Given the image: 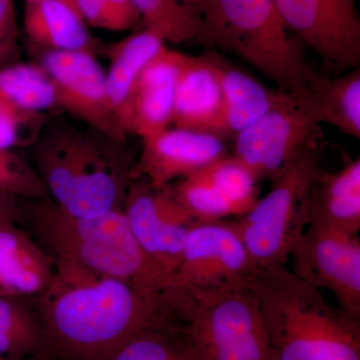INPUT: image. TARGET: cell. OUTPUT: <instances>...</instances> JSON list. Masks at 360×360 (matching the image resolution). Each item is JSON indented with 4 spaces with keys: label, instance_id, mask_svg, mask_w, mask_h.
I'll list each match as a JSON object with an SVG mask.
<instances>
[{
    "label": "cell",
    "instance_id": "1",
    "mask_svg": "<svg viewBox=\"0 0 360 360\" xmlns=\"http://www.w3.org/2000/svg\"><path fill=\"white\" fill-rule=\"evenodd\" d=\"M54 262L34 309L44 335L41 360H106L139 331L179 326L174 298L146 295L75 262Z\"/></svg>",
    "mask_w": 360,
    "mask_h": 360
},
{
    "label": "cell",
    "instance_id": "2",
    "mask_svg": "<svg viewBox=\"0 0 360 360\" xmlns=\"http://www.w3.org/2000/svg\"><path fill=\"white\" fill-rule=\"evenodd\" d=\"M127 142L65 120L47 122L30 146L32 163L63 212L97 217L122 210L135 162Z\"/></svg>",
    "mask_w": 360,
    "mask_h": 360
},
{
    "label": "cell",
    "instance_id": "3",
    "mask_svg": "<svg viewBox=\"0 0 360 360\" xmlns=\"http://www.w3.org/2000/svg\"><path fill=\"white\" fill-rule=\"evenodd\" d=\"M248 283L266 326L270 360H360V319L331 305L286 264L257 269Z\"/></svg>",
    "mask_w": 360,
    "mask_h": 360
},
{
    "label": "cell",
    "instance_id": "4",
    "mask_svg": "<svg viewBox=\"0 0 360 360\" xmlns=\"http://www.w3.org/2000/svg\"><path fill=\"white\" fill-rule=\"evenodd\" d=\"M23 208V224L54 260H68L115 277L148 295L170 297L174 293V279L142 250L122 210L75 217L51 198L27 200Z\"/></svg>",
    "mask_w": 360,
    "mask_h": 360
},
{
    "label": "cell",
    "instance_id": "5",
    "mask_svg": "<svg viewBox=\"0 0 360 360\" xmlns=\"http://www.w3.org/2000/svg\"><path fill=\"white\" fill-rule=\"evenodd\" d=\"M203 44L231 51L284 91L317 75L284 25L274 0H198Z\"/></svg>",
    "mask_w": 360,
    "mask_h": 360
},
{
    "label": "cell",
    "instance_id": "6",
    "mask_svg": "<svg viewBox=\"0 0 360 360\" xmlns=\"http://www.w3.org/2000/svg\"><path fill=\"white\" fill-rule=\"evenodd\" d=\"M180 330L198 360H270L257 296L245 283L181 290Z\"/></svg>",
    "mask_w": 360,
    "mask_h": 360
},
{
    "label": "cell",
    "instance_id": "7",
    "mask_svg": "<svg viewBox=\"0 0 360 360\" xmlns=\"http://www.w3.org/2000/svg\"><path fill=\"white\" fill-rule=\"evenodd\" d=\"M322 136L303 149L272 180L269 193L250 212L231 221L255 269L288 264L290 251L309 224V193L321 165Z\"/></svg>",
    "mask_w": 360,
    "mask_h": 360
},
{
    "label": "cell",
    "instance_id": "8",
    "mask_svg": "<svg viewBox=\"0 0 360 360\" xmlns=\"http://www.w3.org/2000/svg\"><path fill=\"white\" fill-rule=\"evenodd\" d=\"M291 271L335 295L338 307L360 319V240L321 222L310 221L290 251Z\"/></svg>",
    "mask_w": 360,
    "mask_h": 360
},
{
    "label": "cell",
    "instance_id": "9",
    "mask_svg": "<svg viewBox=\"0 0 360 360\" xmlns=\"http://www.w3.org/2000/svg\"><path fill=\"white\" fill-rule=\"evenodd\" d=\"M122 210L142 250L174 279L198 220L175 200L169 186L155 188L143 179L130 180Z\"/></svg>",
    "mask_w": 360,
    "mask_h": 360
},
{
    "label": "cell",
    "instance_id": "10",
    "mask_svg": "<svg viewBox=\"0 0 360 360\" xmlns=\"http://www.w3.org/2000/svg\"><path fill=\"white\" fill-rule=\"evenodd\" d=\"M288 30L343 73L360 63L357 0H274Z\"/></svg>",
    "mask_w": 360,
    "mask_h": 360
},
{
    "label": "cell",
    "instance_id": "11",
    "mask_svg": "<svg viewBox=\"0 0 360 360\" xmlns=\"http://www.w3.org/2000/svg\"><path fill=\"white\" fill-rule=\"evenodd\" d=\"M321 127L296 105L290 92L284 103L234 136L232 156L260 180H274L317 139Z\"/></svg>",
    "mask_w": 360,
    "mask_h": 360
},
{
    "label": "cell",
    "instance_id": "12",
    "mask_svg": "<svg viewBox=\"0 0 360 360\" xmlns=\"http://www.w3.org/2000/svg\"><path fill=\"white\" fill-rule=\"evenodd\" d=\"M39 65L56 89V106L84 123L85 127L123 142L127 134L111 105L105 70L96 56L85 51H46Z\"/></svg>",
    "mask_w": 360,
    "mask_h": 360
},
{
    "label": "cell",
    "instance_id": "13",
    "mask_svg": "<svg viewBox=\"0 0 360 360\" xmlns=\"http://www.w3.org/2000/svg\"><path fill=\"white\" fill-rule=\"evenodd\" d=\"M255 271L231 221L198 222L189 232L175 271V290L224 288L245 283Z\"/></svg>",
    "mask_w": 360,
    "mask_h": 360
},
{
    "label": "cell",
    "instance_id": "14",
    "mask_svg": "<svg viewBox=\"0 0 360 360\" xmlns=\"http://www.w3.org/2000/svg\"><path fill=\"white\" fill-rule=\"evenodd\" d=\"M141 141L131 179H146L155 188L170 186L227 155L219 137L172 127Z\"/></svg>",
    "mask_w": 360,
    "mask_h": 360
},
{
    "label": "cell",
    "instance_id": "15",
    "mask_svg": "<svg viewBox=\"0 0 360 360\" xmlns=\"http://www.w3.org/2000/svg\"><path fill=\"white\" fill-rule=\"evenodd\" d=\"M184 58L186 53L165 46L141 71L130 97L127 134L144 139L170 127Z\"/></svg>",
    "mask_w": 360,
    "mask_h": 360
},
{
    "label": "cell",
    "instance_id": "16",
    "mask_svg": "<svg viewBox=\"0 0 360 360\" xmlns=\"http://www.w3.org/2000/svg\"><path fill=\"white\" fill-rule=\"evenodd\" d=\"M170 127L225 139L221 87L205 54H186L175 90Z\"/></svg>",
    "mask_w": 360,
    "mask_h": 360
},
{
    "label": "cell",
    "instance_id": "17",
    "mask_svg": "<svg viewBox=\"0 0 360 360\" xmlns=\"http://www.w3.org/2000/svg\"><path fill=\"white\" fill-rule=\"evenodd\" d=\"M290 94L315 124L331 125L347 136L360 139L359 66L338 77L315 75Z\"/></svg>",
    "mask_w": 360,
    "mask_h": 360
},
{
    "label": "cell",
    "instance_id": "18",
    "mask_svg": "<svg viewBox=\"0 0 360 360\" xmlns=\"http://www.w3.org/2000/svg\"><path fill=\"white\" fill-rule=\"evenodd\" d=\"M205 56L214 68L221 87L225 139L236 136L290 97V92L269 89L217 52Z\"/></svg>",
    "mask_w": 360,
    "mask_h": 360
},
{
    "label": "cell",
    "instance_id": "19",
    "mask_svg": "<svg viewBox=\"0 0 360 360\" xmlns=\"http://www.w3.org/2000/svg\"><path fill=\"white\" fill-rule=\"evenodd\" d=\"M23 25L35 51H85L96 53V40L75 0L25 2Z\"/></svg>",
    "mask_w": 360,
    "mask_h": 360
},
{
    "label": "cell",
    "instance_id": "20",
    "mask_svg": "<svg viewBox=\"0 0 360 360\" xmlns=\"http://www.w3.org/2000/svg\"><path fill=\"white\" fill-rule=\"evenodd\" d=\"M56 262L18 225L0 229V291L4 296H37L51 283Z\"/></svg>",
    "mask_w": 360,
    "mask_h": 360
},
{
    "label": "cell",
    "instance_id": "21",
    "mask_svg": "<svg viewBox=\"0 0 360 360\" xmlns=\"http://www.w3.org/2000/svg\"><path fill=\"white\" fill-rule=\"evenodd\" d=\"M309 222L317 221L350 234L360 229V160L340 170L319 168L309 193Z\"/></svg>",
    "mask_w": 360,
    "mask_h": 360
},
{
    "label": "cell",
    "instance_id": "22",
    "mask_svg": "<svg viewBox=\"0 0 360 360\" xmlns=\"http://www.w3.org/2000/svg\"><path fill=\"white\" fill-rule=\"evenodd\" d=\"M165 46V40L146 28L108 46L110 65L105 71L106 89L111 105L124 130L135 82L149 61Z\"/></svg>",
    "mask_w": 360,
    "mask_h": 360
},
{
    "label": "cell",
    "instance_id": "23",
    "mask_svg": "<svg viewBox=\"0 0 360 360\" xmlns=\"http://www.w3.org/2000/svg\"><path fill=\"white\" fill-rule=\"evenodd\" d=\"M0 99L27 115L56 106V89L41 65L18 63L0 68Z\"/></svg>",
    "mask_w": 360,
    "mask_h": 360
},
{
    "label": "cell",
    "instance_id": "24",
    "mask_svg": "<svg viewBox=\"0 0 360 360\" xmlns=\"http://www.w3.org/2000/svg\"><path fill=\"white\" fill-rule=\"evenodd\" d=\"M144 28L172 44H203L202 21L193 6L180 0H131Z\"/></svg>",
    "mask_w": 360,
    "mask_h": 360
},
{
    "label": "cell",
    "instance_id": "25",
    "mask_svg": "<svg viewBox=\"0 0 360 360\" xmlns=\"http://www.w3.org/2000/svg\"><path fill=\"white\" fill-rule=\"evenodd\" d=\"M44 335L35 309L18 297L0 296V355L41 360Z\"/></svg>",
    "mask_w": 360,
    "mask_h": 360
},
{
    "label": "cell",
    "instance_id": "26",
    "mask_svg": "<svg viewBox=\"0 0 360 360\" xmlns=\"http://www.w3.org/2000/svg\"><path fill=\"white\" fill-rule=\"evenodd\" d=\"M106 360H198L180 324L146 328L122 343Z\"/></svg>",
    "mask_w": 360,
    "mask_h": 360
},
{
    "label": "cell",
    "instance_id": "27",
    "mask_svg": "<svg viewBox=\"0 0 360 360\" xmlns=\"http://www.w3.org/2000/svg\"><path fill=\"white\" fill-rule=\"evenodd\" d=\"M175 182L169 186L175 200L198 222L224 221L229 217L238 219L231 201L198 170Z\"/></svg>",
    "mask_w": 360,
    "mask_h": 360
},
{
    "label": "cell",
    "instance_id": "28",
    "mask_svg": "<svg viewBox=\"0 0 360 360\" xmlns=\"http://www.w3.org/2000/svg\"><path fill=\"white\" fill-rule=\"evenodd\" d=\"M198 172L231 201L238 219L250 212L259 198L257 180L243 163L229 153Z\"/></svg>",
    "mask_w": 360,
    "mask_h": 360
},
{
    "label": "cell",
    "instance_id": "29",
    "mask_svg": "<svg viewBox=\"0 0 360 360\" xmlns=\"http://www.w3.org/2000/svg\"><path fill=\"white\" fill-rule=\"evenodd\" d=\"M0 191L25 200L49 198L32 163L15 149L0 148Z\"/></svg>",
    "mask_w": 360,
    "mask_h": 360
},
{
    "label": "cell",
    "instance_id": "30",
    "mask_svg": "<svg viewBox=\"0 0 360 360\" xmlns=\"http://www.w3.org/2000/svg\"><path fill=\"white\" fill-rule=\"evenodd\" d=\"M82 18L91 27L124 32L141 25V18L131 0H75Z\"/></svg>",
    "mask_w": 360,
    "mask_h": 360
},
{
    "label": "cell",
    "instance_id": "31",
    "mask_svg": "<svg viewBox=\"0 0 360 360\" xmlns=\"http://www.w3.org/2000/svg\"><path fill=\"white\" fill-rule=\"evenodd\" d=\"M45 115H27L0 99V148L32 146L45 123Z\"/></svg>",
    "mask_w": 360,
    "mask_h": 360
},
{
    "label": "cell",
    "instance_id": "32",
    "mask_svg": "<svg viewBox=\"0 0 360 360\" xmlns=\"http://www.w3.org/2000/svg\"><path fill=\"white\" fill-rule=\"evenodd\" d=\"M20 61V28L15 1L0 0V68Z\"/></svg>",
    "mask_w": 360,
    "mask_h": 360
},
{
    "label": "cell",
    "instance_id": "33",
    "mask_svg": "<svg viewBox=\"0 0 360 360\" xmlns=\"http://www.w3.org/2000/svg\"><path fill=\"white\" fill-rule=\"evenodd\" d=\"M23 200L13 194L0 191V229L11 225L23 224Z\"/></svg>",
    "mask_w": 360,
    "mask_h": 360
},
{
    "label": "cell",
    "instance_id": "34",
    "mask_svg": "<svg viewBox=\"0 0 360 360\" xmlns=\"http://www.w3.org/2000/svg\"><path fill=\"white\" fill-rule=\"evenodd\" d=\"M0 360H37L32 359H16V357L6 356V355H0Z\"/></svg>",
    "mask_w": 360,
    "mask_h": 360
},
{
    "label": "cell",
    "instance_id": "35",
    "mask_svg": "<svg viewBox=\"0 0 360 360\" xmlns=\"http://www.w3.org/2000/svg\"><path fill=\"white\" fill-rule=\"evenodd\" d=\"M180 1L184 2L187 6H193L196 9V2H198V0H180ZM196 11H198V9H196Z\"/></svg>",
    "mask_w": 360,
    "mask_h": 360
},
{
    "label": "cell",
    "instance_id": "36",
    "mask_svg": "<svg viewBox=\"0 0 360 360\" xmlns=\"http://www.w3.org/2000/svg\"><path fill=\"white\" fill-rule=\"evenodd\" d=\"M0 296H4V295H2L1 291H0Z\"/></svg>",
    "mask_w": 360,
    "mask_h": 360
},
{
    "label": "cell",
    "instance_id": "37",
    "mask_svg": "<svg viewBox=\"0 0 360 360\" xmlns=\"http://www.w3.org/2000/svg\"><path fill=\"white\" fill-rule=\"evenodd\" d=\"M26 1H30V0H25V2H26Z\"/></svg>",
    "mask_w": 360,
    "mask_h": 360
}]
</instances>
